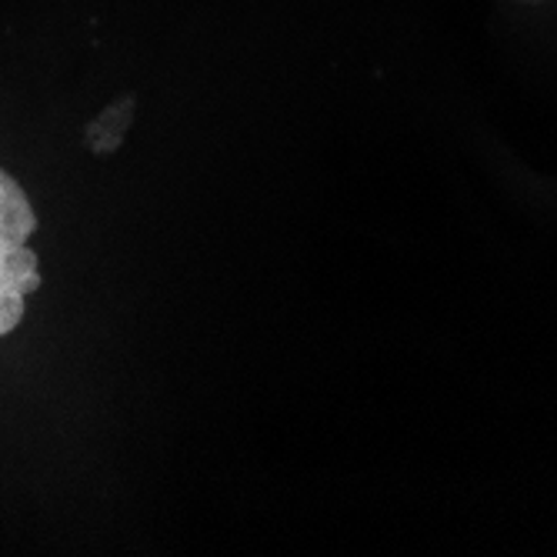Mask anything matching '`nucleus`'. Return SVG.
<instances>
[{"label": "nucleus", "mask_w": 557, "mask_h": 557, "mask_svg": "<svg viewBox=\"0 0 557 557\" xmlns=\"http://www.w3.org/2000/svg\"><path fill=\"white\" fill-rule=\"evenodd\" d=\"M37 214L24 187L0 171V337L24 321L27 297L40 290V268L30 250Z\"/></svg>", "instance_id": "nucleus-1"}, {"label": "nucleus", "mask_w": 557, "mask_h": 557, "mask_svg": "<svg viewBox=\"0 0 557 557\" xmlns=\"http://www.w3.org/2000/svg\"><path fill=\"white\" fill-rule=\"evenodd\" d=\"M131 111H134V97H124L121 104H114V108H108L104 114H100L94 124H90V131H87V144L94 147V150H114L117 144H121V137L127 134V124H131Z\"/></svg>", "instance_id": "nucleus-2"}]
</instances>
